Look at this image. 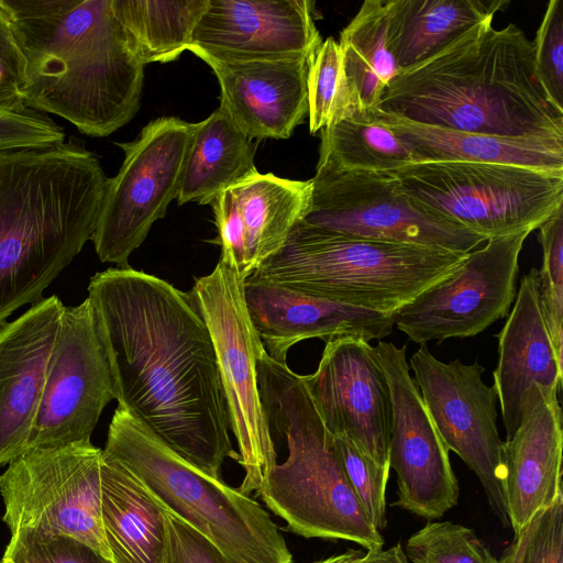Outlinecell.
Here are the masks:
<instances>
[{
	"label": "cell",
	"mask_w": 563,
	"mask_h": 563,
	"mask_svg": "<svg viewBox=\"0 0 563 563\" xmlns=\"http://www.w3.org/2000/svg\"><path fill=\"white\" fill-rule=\"evenodd\" d=\"M390 0H366L342 30L339 46L354 107L376 109L400 71L388 42Z\"/></svg>",
	"instance_id": "f1b7e54d"
},
{
	"label": "cell",
	"mask_w": 563,
	"mask_h": 563,
	"mask_svg": "<svg viewBox=\"0 0 563 563\" xmlns=\"http://www.w3.org/2000/svg\"><path fill=\"white\" fill-rule=\"evenodd\" d=\"M167 543L164 563H229L220 551L181 519L165 510Z\"/></svg>",
	"instance_id": "b9f144b4"
},
{
	"label": "cell",
	"mask_w": 563,
	"mask_h": 563,
	"mask_svg": "<svg viewBox=\"0 0 563 563\" xmlns=\"http://www.w3.org/2000/svg\"><path fill=\"white\" fill-rule=\"evenodd\" d=\"M489 19L434 55L401 69L376 109L444 129L507 137L563 139V112L549 100L532 41L514 23Z\"/></svg>",
	"instance_id": "3957f363"
},
{
	"label": "cell",
	"mask_w": 563,
	"mask_h": 563,
	"mask_svg": "<svg viewBox=\"0 0 563 563\" xmlns=\"http://www.w3.org/2000/svg\"><path fill=\"white\" fill-rule=\"evenodd\" d=\"M353 563H410L400 543L387 550H375L363 553Z\"/></svg>",
	"instance_id": "7bdbcfd3"
},
{
	"label": "cell",
	"mask_w": 563,
	"mask_h": 563,
	"mask_svg": "<svg viewBox=\"0 0 563 563\" xmlns=\"http://www.w3.org/2000/svg\"><path fill=\"white\" fill-rule=\"evenodd\" d=\"M114 399L186 462L220 478L238 461L209 330L189 295L132 268L95 274L88 297Z\"/></svg>",
	"instance_id": "6da1fadb"
},
{
	"label": "cell",
	"mask_w": 563,
	"mask_h": 563,
	"mask_svg": "<svg viewBox=\"0 0 563 563\" xmlns=\"http://www.w3.org/2000/svg\"><path fill=\"white\" fill-rule=\"evenodd\" d=\"M509 312L496 334L498 362L493 372L506 439L520 423L529 387L539 384L561 389L563 378V362L556 356L540 305L537 268L521 278Z\"/></svg>",
	"instance_id": "603a6c76"
},
{
	"label": "cell",
	"mask_w": 563,
	"mask_h": 563,
	"mask_svg": "<svg viewBox=\"0 0 563 563\" xmlns=\"http://www.w3.org/2000/svg\"><path fill=\"white\" fill-rule=\"evenodd\" d=\"M308 0H208L188 51L220 60L302 57L322 44Z\"/></svg>",
	"instance_id": "ac0fdd59"
},
{
	"label": "cell",
	"mask_w": 563,
	"mask_h": 563,
	"mask_svg": "<svg viewBox=\"0 0 563 563\" xmlns=\"http://www.w3.org/2000/svg\"><path fill=\"white\" fill-rule=\"evenodd\" d=\"M467 254L347 235L299 220L247 277L390 314L451 274Z\"/></svg>",
	"instance_id": "8992f818"
},
{
	"label": "cell",
	"mask_w": 563,
	"mask_h": 563,
	"mask_svg": "<svg viewBox=\"0 0 563 563\" xmlns=\"http://www.w3.org/2000/svg\"><path fill=\"white\" fill-rule=\"evenodd\" d=\"M409 367L430 418L445 448L457 454L478 477L493 512L509 527L504 492V461L497 429V394L482 379L476 360H438L426 344L412 354Z\"/></svg>",
	"instance_id": "5bb4252c"
},
{
	"label": "cell",
	"mask_w": 563,
	"mask_h": 563,
	"mask_svg": "<svg viewBox=\"0 0 563 563\" xmlns=\"http://www.w3.org/2000/svg\"><path fill=\"white\" fill-rule=\"evenodd\" d=\"M375 110L382 122L409 146L415 163L476 162L563 173V139L471 133L420 124Z\"/></svg>",
	"instance_id": "cb8c5ba5"
},
{
	"label": "cell",
	"mask_w": 563,
	"mask_h": 563,
	"mask_svg": "<svg viewBox=\"0 0 563 563\" xmlns=\"http://www.w3.org/2000/svg\"><path fill=\"white\" fill-rule=\"evenodd\" d=\"M520 563H563V495L527 526Z\"/></svg>",
	"instance_id": "ab89813d"
},
{
	"label": "cell",
	"mask_w": 563,
	"mask_h": 563,
	"mask_svg": "<svg viewBox=\"0 0 563 563\" xmlns=\"http://www.w3.org/2000/svg\"><path fill=\"white\" fill-rule=\"evenodd\" d=\"M26 62L18 43L11 15L0 0V110H21L24 106Z\"/></svg>",
	"instance_id": "f35d334b"
},
{
	"label": "cell",
	"mask_w": 563,
	"mask_h": 563,
	"mask_svg": "<svg viewBox=\"0 0 563 563\" xmlns=\"http://www.w3.org/2000/svg\"><path fill=\"white\" fill-rule=\"evenodd\" d=\"M301 221L347 235L470 253L487 240L418 205L390 173L338 170L318 163Z\"/></svg>",
	"instance_id": "30bf717a"
},
{
	"label": "cell",
	"mask_w": 563,
	"mask_h": 563,
	"mask_svg": "<svg viewBox=\"0 0 563 563\" xmlns=\"http://www.w3.org/2000/svg\"><path fill=\"white\" fill-rule=\"evenodd\" d=\"M103 452L229 563L292 562L286 540L257 501L186 462L119 407Z\"/></svg>",
	"instance_id": "52a82bcc"
},
{
	"label": "cell",
	"mask_w": 563,
	"mask_h": 563,
	"mask_svg": "<svg viewBox=\"0 0 563 563\" xmlns=\"http://www.w3.org/2000/svg\"><path fill=\"white\" fill-rule=\"evenodd\" d=\"M527 538V527L515 534L511 544L504 551L500 563H520L522 550Z\"/></svg>",
	"instance_id": "ee69618b"
},
{
	"label": "cell",
	"mask_w": 563,
	"mask_h": 563,
	"mask_svg": "<svg viewBox=\"0 0 563 563\" xmlns=\"http://www.w3.org/2000/svg\"><path fill=\"white\" fill-rule=\"evenodd\" d=\"M257 379L269 427L285 438L288 455L256 495L296 534L383 549L384 539L358 501L302 376L264 350Z\"/></svg>",
	"instance_id": "5b68a950"
},
{
	"label": "cell",
	"mask_w": 563,
	"mask_h": 563,
	"mask_svg": "<svg viewBox=\"0 0 563 563\" xmlns=\"http://www.w3.org/2000/svg\"><path fill=\"white\" fill-rule=\"evenodd\" d=\"M375 351L390 391L388 460L397 474L391 506L429 520L440 518L457 504L460 492L449 450L410 374L407 345L379 340Z\"/></svg>",
	"instance_id": "2e32d148"
},
{
	"label": "cell",
	"mask_w": 563,
	"mask_h": 563,
	"mask_svg": "<svg viewBox=\"0 0 563 563\" xmlns=\"http://www.w3.org/2000/svg\"><path fill=\"white\" fill-rule=\"evenodd\" d=\"M534 69L550 102L563 112V1L551 0L532 41Z\"/></svg>",
	"instance_id": "8d00e7d4"
},
{
	"label": "cell",
	"mask_w": 563,
	"mask_h": 563,
	"mask_svg": "<svg viewBox=\"0 0 563 563\" xmlns=\"http://www.w3.org/2000/svg\"><path fill=\"white\" fill-rule=\"evenodd\" d=\"M0 563H7L5 561H3L2 559L0 560Z\"/></svg>",
	"instance_id": "7dc6e473"
},
{
	"label": "cell",
	"mask_w": 563,
	"mask_h": 563,
	"mask_svg": "<svg viewBox=\"0 0 563 563\" xmlns=\"http://www.w3.org/2000/svg\"><path fill=\"white\" fill-rule=\"evenodd\" d=\"M112 3L146 65L173 62L188 49L208 0H112Z\"/></svg>",
	"instance_id": "4dcf8cb0"
},
{
	"label": "cell",
	"mask_w": 563,
	"mask_h": 563,
	"mask_svg": "<svg viewBox=\"0 0 563 563\" xmlns=\"http://www.w3.org/2000/svg\"><path fill=\"white\" fill-rule=\"evenodd\" d=\"M196 123L164 117L146 124L124 153L118 174L108 178L91 236L102 263L129 266L130 255L177 199Z\"/></svg>",
	"instance_id": "7c38bea8"
},
{
	"label": "cell",
	"mask_w": 563,
	"mask_h": 563,
	"mask_svg": "<svg viewBox=\"0 0 563 563\" xmlns=\"http://www.w3.org/2000/svg\"><path fill=\"white\" fill-rule=\"evenodd\" d=\"M319 162L338 170L394 172L413 164L409 146L376 110L353 107L320 131Z\"/></svg>",
	"instance_id": "f546056e"
},
{
	"label": "cell",
	"mask_w": 563,
	"mask_h": 563,
	"mask_svg": "<svg viewBox=\"0 0 563 563\" xmlns=\"http://www.w3.org/2000/svg\"><path fill=\"white\" fill-rule=\"evenodd\" d=\"M218 78L220 107L250 139H288L308 115L312 59L220 60L192 52Z\"/></svg>",
	"instance_id": "7402d4cb"
},
{
	"label": "cell",
	"mask_w": 563,
	"mask_h": 563,
	"mask_svg": "<svg viewBox=\"0 0 563 563\" xmlns=\"http://www.w3.org/2000/svg\"><path fill=\"white\" fill-rule=\"evenodd\" d=\"M311 180H290L272 173H256L231 188L243 220L246 277L285 242L303 217L311 196Z\"/></svg>",
	"instance_id": "83f0119b"
},
{
	"label": "cell",
	"mask_w": 563,
	"mask_h": 563,
	"mask_svg": "<svg viewBox=\"0 0 563 563\" xmlns=\"http://www.w3.org/2000/svg\"><path fill=\"white\" fill-rule=\"evenodd\" d=\"M64 309L53 295L0 327V465L27 450Z\"/></svg>",
	"instance_id": "d6986e66"
},
{
	"label": "cell",
	"mask_w": 563,
	"mask_h": 563,
	"mask_svg": "<svg viewBox=\"0 0 563 563\" xmlns=\"http://www.w3.org/2000/svg\"><path fill=\"white\" fill-rule=\"evenodd\" d=\"M112 399L108 358L86 298L62 313L27 450L91 443Z\"/></svg>",
	"instance_id": "9a60e30c"
},
{
	"label": "cell",
	"mask_w": 563,
	"mask_h": 563,
	"mask_svg": "<svg viewBox=\"0 0 563 563\" xmlns=\"http://www.w3.org/2000/svg\"><path fill=\"white\" fill-rule=\"evenodd\" d=\"M410 563H500L470 528L451 521H429L409 537Z\"/></svg>",
	"instance_id": "d6a6232c"
},
{
	"label": "cell",
	"mask_w": 563,
	"mask_h": 563,
	"mask_svg": "<svg viewBox=\"0 0 563 563\" xmlns=\"http://www.w3.org/2000/svg\"><path fill=\"white\" fill-rule=\"evenodd\" d=\"M507 4L505 0H390L388 42L400 70L494 19Z\"/></svg>",
	"instance_id": "4316f807"
},
{
	"label": "cell",
	"mask_w": 563,
	"mask_h": 563,
	"mask_svg": "<svg viewBox=\"0 0 563 563\" xmlns=\"http://www.w3.org/2000/svg\"><path fill=\"white\" fill-rule=\"evenodd\" d=\"M363 554V552L361 550L357 551L356 554H354L352 558H350L346 562L344 563H353L356 559H358L361 555Z\"/></svg>",
	"instance_id": "bcb514c9"
},
{
	"label": "cell",
	"mask_w": 563,
	"mask_h": 563,
	"mask_svg": "<svg viewBox=\"0 0 563 563\" xmlns=\"http://www.w3.org/2000/svg\"><path fill=\"white\" fill-rule=\"evenodd\" d=\"M108 177L81 140L0 151V327L91 240Z\"/></svg>",
	"instance_id": "277c9868"
},
{
	"label": "cell",
	"mask_w": 563,
	"mask_h": 563,
	"mask_svg": "<svg viewBox=\"0 0 563 563\" xmlns=\"http://www.w3.org/2000/svg\"><path fill=\"white\" fill-rule=\"evenodd\" d=\"M26 62L24 106L103 137L140 108L144 66L112 0H3Z\"/></svg>",
	"instance_id": "7a4b0ae2"
},
{
	"label": "cell",
	"mask_w": 563,
	"mask_h": 563,
	"mask_svg": "<svg viewBox=\"0 0 563 563\" xmlns=\"http://www.w3.org/2000/svg\"><path fill=\"white\" fill-rule=\"evenodd\" d=\"M256 143L219 107L196 123L177 202L211 205L224 190L258 173Z\"/></svg>",
	"instance_id": "484cf974"
},
{
	"label": "cell",
	"mask_w": 563,
	"mask_h": 563,
	"mask_svg": "<svg viewBox=\"0 0 563 563\" xmlns=\"http://www.w3.org/2000/svg\"><path fill=\"white\" fill-rule=\"evenodd\" d=\"M2 560L7 563H113L74 537L32 529L11 534Z\"/></svg>",
	"instance_id": "d590c367"
},
{
	"label": "cell",
	"mask_w": 563,
	"mask_h": 563,
	"mask_svg": "<svg viewBox=\"0 0 563 563\" xmlns=\"http://www.w3.org/2000/svg\"><path fill=\"white\" fill-rule=\"evenodd\" d=\"M244 298L252 324L266 351L286 363L290 347L308 339L357 335L367 341L389 335V313L332 301L276 283L247 277Z\"/></svg>",
	"instance_id": "44dd1931"
},
{
	"label": "cell",
	"mask_w": 563,
	"mask_h": 563,
	"mask_svg": "<svg viewBox=\"0 0 563 563\" xmlns=\"http://www.w3.org/2000/svg\"><path fill=\"white\" fill-rule=\"evenodd\" d=\"M100 514L103 539L113 563H164L165 509L137 478L104 452Z\"/></svg>",
	"instance_id": "d4e9b609"
},
{
	"label": "cell",
	"mask_w": 563,
	"mask_h": 563,
	"mask_svg": "<svg viewBox=\"0 0 563 563\" xmlns=\"http://www.w3.org/2000/svg\"><path fill=\"white\" fill-rule=\"evenodd\" d=\"M65 139L64 129L46 113L30 108L0 110V151L45 148Z\"/></svg>",
	"instance_id": "74e56055"
},
{
	"label": "cell",
	"mask_w": 563,
	"mask_h": 563,
	"mask_svg": "<svg viewBox=\"0 0 563 563\" xmlns=\"http://www.w3.org/2000/svg\"><path fill=\"white\" fill-rule=\"evenodd\" d=\"M245 278L219 260L188 292L213 343L230 430L239 448L236 462L245 472L238 489L251 495L277 463V453L257 379V358L265 349L247 312Z\"/></svg>",
	"instance_id": "9c48e42d"
},
{
	"label": "cell",
	"mask_w": 563,
	"mask_h": 563,
	"mask_svg": "<svg viewBox=\"0 0 563 563\" xmlns=\"http://www.w3.org/2000/svg\"><path fill=\"white\" fill-rule=\"evenodd\" d=\"M302 379L328 431L390 468V391L375 346L357 335L330 339L317 369Z\"/></svg>",
	"instance_id": "e0dca14e"
},
{
	"label": "cell",
	"mask_w": 563,
	"mask_h": 563,
	"mask_svg": "<svg viewBox=\"0 0 563 563\" xmlns=\"http://www.w3.org/2000/svg\"><path fill=\"white\" fill-rule=\"evenodd\" d=\"M538 229L542 247L539 299L554 351L563 362V207Z\"/></svg>",
	"instance_id": "836d02e7"
},
{
	"label": "cell",
	"mask_w": 563,
	"mask_h": 563,
	"mask_svg": "<svg viewBox=\"0 0 563 563\" xmlns=\"http://www.w3.org/2000/svg\"><path fill=\"white\" fill-rule=\"evenodd\" d=\"M531 232L488 239L443 279L390 313L409 340L426 344L471 338L508 316L519 255Z\"/></svg>",
	"instance_id": "4fadbf2b"
},
{
	"label": "cell",
	"mask_w": 563,
	"mask_h": 563,
	"mask_svg": "<svg viewBox=\"0 0 563 563\" xmlns=\"http://www.w3.org/2000/svg\"><path fill=\"white\" fill-rule=\"evenodd\" d=\"M308 117L311 134L354 107L339 43L328 37L317 51L308 74Z\"/></svg>",
	"instance_id": "1f68e13d"
},
{
	"label": "cell",
	"mask_w": 563,
	"mask_h": 563,
	"mask_svg": "<svg viewBox=\"0 0 563 563\" xmlns=\"http://www.w3.org/2000/svg\"><path fill=\"white\" fill-rule=\"evenodd\" d=\"M390 173L404 194L486 240L532 232L563 207V173L476 162L413 163Z\"/></svg>",
	"instance_id": "ba28073f"
},
{
	"label": "cell",
	"mask_w": 563,
	"mask_h": 563,
	"mask_svg": "<svg viewBox=\"0 0 563 563\" xmlns=\"http://www.w3.org/2000/svg\"><path fill=\"white\" fill-rule=\"evenodd\" d=\"M358 550H353V549H350L343 553H339V554H333V555H330L328 558H324L322 560H319V561H314L312 563H344L346 562L350 558H352L354 554L357 553Z\"/></svg>",
	"instance_id": "f6af8a7d"
},
{
	"label": "cell",
	"mask_w": 563,
	"mask_h": 563,
	"mask_svg": "<svg viewBox=\"0 0 563 563\" xmlns=\"http://www.w3.org/2000/svg\"><path fill=\"white\" fill-rule=\"evenodd\" d=\"M556 387L533 384L523 399L520 423L504 441V492L515 534L563 495L562 409Z\"/></svg>",
	"instance_id": "ffe728a7"
},
{
	"label": "cell",
	"mask_w": 563,
	"mask_h": 563,
	"mask_svg": "<svg viewBox=\"0 0 563 563\" xmlns=\"http://www.w3.org/2000/svg\"><path fill=\"white\" fill-rule=\"evenodd\" d=\"M211 206L219 231L217 243L221 246L220 260L236 267L246 277L245 229L231 189L221 192Z\"/></svg>",
	"instance_id": "60d3db41"
},
{
	"label": "cell",
	"mask_w": 563,
	"mask_h": 563,
	"mask_svg": "<svg viewBox=\"0 0 563 563\" xmlns=\"http://www.w3.org/2000/svg\"><path fill=\"white\" fill-rule=\"evenodd\" d=\"M333 444L358 501L380 532L387 525L386 487L390 468L378 465L345 437H333Z\"/></svg>",
	"instance_id": "e575fe53"
},
{
	"label": "cell",
	"mask_w": 563,
	"mask_h": 563,
	"mask_svg": "<svg viewBox=\"0 0 563 563\" xmlns=\"http://www.w3.org/2000/svg\"><path fill=\"white\" fill-rule=\"evenodd\" d=\"M102 454L92 443H74L29 449L10 462L0 475V495L11 534H66L110 559L100 514Z\"/></svg>",
	"instance_id": "8fae6325"
}]
</instances>
